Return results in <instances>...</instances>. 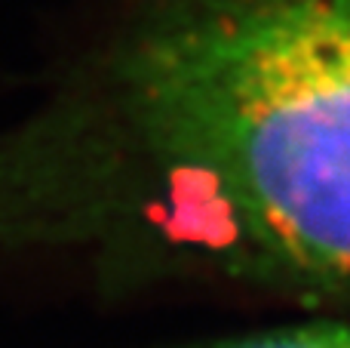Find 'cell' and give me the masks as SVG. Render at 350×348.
<instances>
[{
	"instance_id": "obj_1",
	"label": "cell",
	"mask_w": 350,
	"mask_h": 348,
	"mask_svg": "<svg viewBox=\"0 0 350 348\" xmlns=\"http://www.w3.org/2000/svg\"><path fill=\"white\" fill-rule=\"evenodd\" d=\"M350 318V0H98L0 127V269Z\"/></svg>"
},
{
	"instance_id": "obj_2",
	"label": "cell",
	"mask_w": 350,
	"mask_h": 348,
	"mask_svg": "<svg viewBox=\"0 0 350 348\" xmlns=\"http://www.w3.org/2000/svg\"><path fill=\"white\" fill-rule=\"evenodd\" d=\"M170 348H350V318L304 314L301 321H289V324L258 327V330L197 339V343Z\"/></svg>"
}]
</instances>
